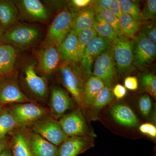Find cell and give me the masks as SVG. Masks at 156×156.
I'll list each match as a JSON object with an SVG mask.
<instances>
[{
    "mask_svg": "<svg viewBox=\"0 0 156 156\" xmlns=\"http://www.w3.org/2000/svg\"><path fill=\"white\" fill-rule=\"evenodd\" d=\"M17 128V123L9 108H2L0 111V140Z\"/></svg>",
    "mask_w": 156,
    "mask_h": 156,
    "instance_id": "cell-25",
    "label": "cell"
},
{
    "mask_svg": "<svg viewBox=\"0 0 156 156\" xmlns=\"http://www.w3.org/2000/svg\"><path fill=\"white\" fill-rule=\"evenodd\" d=\"M92 27L96 32L98 36L106 38L111 40L113 43H114L118 39V36L112 26L97 14H95Z\"/></svg>",
    "mask_w": 156,
    "mask_h": 156,
    "instance_id": "cell-26",
    "label": "cell"
},
{
    "mask_svg": "<svg viewBox=\"0 0 156 156\" xmlns=\"http://www.w3.org/2000/svg\"><path fill=\"white\" fill-rule=\"evenodd\" d=\"M141 22L154 21L156 17V1L148 0L140 11Z\"/></svg>",
    "mask_w": 156,
    "mask_h": 156,
    "instance_id": "cell-32",
    "label": "cell"
},
{
    "mask_svg": "<svg viewBox=\"0 0 156 156\" xmlns=\"http://www.w3.org/2000/svg\"><path fill=\"white\" fill-rule=\"evenodd\" d=\"M111 114L117 123L122 126L135 128L139 125V120L129 106L119 104L112 108Z\"/></svg>",
    "mask_w": 156,
    "mask_h": 156,
    "instance_id": "cell-21",
    "label": "cell"
},
{
    "mask_svg": "<svg viewBox=\"0 0 156 156\" xmlns=\"http://www.w3.org/2000/svg\"><path fill=\"white\" fill-rule=\"evenodd\" d=\"M112 0H99L92 1L91 5L93 6L95 13L96 11L101 10H109Z\"/></svg>",
    "mask_w": 156,
    "mask_h": 156,
    "instance_id": "cell-38",
    "label": "cell"
},
{
    "mask_svg": "<svg viewBox=\"0 0 156 156\" xmlns=\"http://www.w3.org/2000/svg\"><path fill=\"white\" fill-rule=\"evenodd\" d=\"M34 102L21 91L15 78L11 76L0 81V104H8Z\"/></svg>",
    "mask_w": 156,
    "mask_h": 156,
    "instance_id": "cell-14",
    "label": "cell"
},
{
    "mask_svg": "<svg viewBox=\"0 0 156 156\" xmlns=\"http://www.w3.org/2000/svg\"><path fill=\"white\" fill-rule=\"evenodd\" d=\"M5 31L3 30V29L0 26V43H1V41H2V38L4 35V34L5 33Z\"/></svg>",
    "mask_w": 156,
    "mask_h": 156,
    "instance_id": "cell-44",
    "label": "cell"
},
{
    "mask_svg": "<svg viewBox=\"0 0 156 156\" xmlns=\"http://www.w3.org/2000/svg\"><path fill=\"white\" fill-rule=\"evenodd\" d=\"M2 80V79H0V81H1V80Z\"/></svg>",
    "mask_w": 156,
    "mask_h": 156,
    "instance_id": "cell-46",
    "label": "cell"
},
{
    "mask_svg": "<svg viewBox=\"0 0 156 156\" xmlns=\"http://www.w3.org/2000/svg\"><path fill=\"white\" fill-rule=\"evenodd\" d=\"M58 50L62 62H69L77 63V39L76 34L73 30L59 45Z\"/></svg>",
    "mask_w": 156,
    "mask_h": 156,
    "instance_id": "cell-22",
    "label": "cell"
},
{
    "mask_svg": "<svg viewBox=\"0 0 156 156\" xmlns=\"http://www.w3.org/2000/svg\"><path fill=\"white\" fill-rule=\"evenodd\" d=\"M9 142L6 138L0 140V154L9 146Z\"/></svg>",
    "mask_w": 156,
    "mask_h": 156,
    "instance_id": "cell-42",
    "label": "cell"
},
{
    "mask_svg": "<svg viewBox=\"0 0 156 156\" xmlns=\"http://www.w3.org/2000/svg\"><path fill=\"white\" fill-rule=\"evenodd\" d=\"M11 133L9 144L13 156H34L31 150L25 128H16Z\"/></svg>",
    "mask_w": 156,
    "mask_h": 156,
    "instance_id": "cell-17",
    "label": "cell"
},
{
    "mask_svg": "<svg viewBox=\"0 0 156 156\" xmlns=\"http://www.w3.org/2000/svg\"><path fill=\"white\" fill-rule=\"evenodd\" d=\"M139 131L142 134H146L151 138L156 137V127L151 123H144L140 126Z\"/></svg>",
    "mask_w": 156,
    "mask_h": 156,
    "instance_id": "cell-37",
    "label": "cell"
},
{
    "mask_svg": "<svg viewBox=\"0 0 156 156\" xmlns=\"http://www.w3.org/2000/svg\"><path fill=\"white\" fill-rule=\"evenodd\" d=\"M41 34V30L35 26L17 23L5 32L0 44H5L21 48H29L34 44Z\"/></svg>",
    "mask_w": 156,
    "mask_h": 156,
    "instance_id": "cell-2",
    "label": "cell"
},
{
    "mask_svg": "<svg viewBox=\"0 0 156 156\" xmlns=\"http://www.w3.org/2000/svg\"><path fill=\"white\" fill-rule=\"evenodd\" d=\"M0 156H13L10 147H8L0 154Z\"/></svg>",
    "mask_w": 156,
    "mask_h": 156,
    "instance_id": "cell-43",
    "label": "cell"
},
{
    "mask_svg": "<svg viewBox=\"0 0 156 156\" xmlns=\"http://www.w3.org/2000/svg\"><path fill=\"white\" fill-rule=\"evenodd\" d=\"M34 53L38 68L45 75L53 73L58 67L61 60L58 48L46 42H44Z\"/></svg>",
    "mask_w": 156,
    "mask_h": 156,
    "instance_id": "cell-13",
    "label": "cell"
},
{
    "mask_svg": "<svg viewBox=\"0 0 156 156\" xmlns=\"http://www.w3.org/2000/svg\"><path fill=\"white\" fill-rule=\"evenodd\" d=\"M116 71L112 46L102 52L96 58L94 62L93 74L94 76L100 78L105 86L112 87L114 83Z\"/></svg>",
    "mask_w": 156,
    "mask_h": 156,
    "instance_id": "cell-10",
    "label": "cell"
},
{
    "mask_svg": "<svg viewBox=\"0 0 156 156\" xmlns=\"http://www.w3.org/2000/svg\"><path fill=\"white\" fill-rule=\"evenodd\" d=\"M124 84L126 89L134 91L138 89V83L137 79L135 76H128L125 78Z\"/></svg>",
    "mask_w": 156,
    "mask_h": 156,
    "instance_id": "cell-39",
    "label": "cell"
},
{
    "mask_svg": "<svg viewBox=\"0 0 156 156\" xmlns=\"http://www.w3.org/2000/svg\"><path fill=\"white\" fill-rule=\"evenodd\" d=\"M17 58V51L14 47L0 44V79L14 75Z\"/></svg>",
    "mask_w": 156,
    "mask_h": 156,
    "instance_id": "cell-18",
    "label": "cell"
},
{
    "mask_svg": "<svg viewBox=\"0 0 156 156\" xmlns=\"http://www.w3.org/2000/svg\"><path fill=\"white\" fill-rule=\"evenodd\" d=\"M14 116L17 128H25L37 120L50 114V109L34 102L12 105L9 108Z\"/></svg>",
    "mask_w": 156,
    "mask_h": 156,
    "instance_id": "cell-4",
    "label": "cell"
},
{
    "mask_svg": "<svg viewBox=\"0 0 156 156\" xmlns=\"http://www.w3.org/2000/svg\"><path fill=\"white\" fill-rule=\"evenodd\" d=\"M19 14V19L30 22L46 23L50 14L47 6L39 0L14 1Z\"/></svg>",
    "mask_w": 156,
    "mask_h": 156,
    "instance_id": "cell-7",
    "label": "cell"
},
{
    "mask_svg": "<svg viewBox=\"0 0 156 156\" xmlns=\"http://www.w3.org/2000/svg\"><path fill=\"white\" fill-rule=\"evenodd\" d=\"M98 36L97 33L92 27L86 29L77 35V63H80L87 45L92 40Z\"/></svg>",
    "mask_w": 156,
    "mask_h": 156,
    "instance_id": "cell-27",
    "label": "cell"
},
{
    "mask_svg": "<svg viewBox=\"0 0 156 156\" xmlns=\"http://www.w3.org/2000/svg\"><path fill=\"white\" fill-rule=\"evenodd\" d=\"M93 145L91 137H69L58 147V156H77L92 147Z\"/></svg>",
    "mask_w": 156,
    "mask_h": 156,
    "instance_id": "cell-16",
    "label": "cell"
},
{
    "mask_svg": "<svg viewBox=\"0 0 156 156\" xmlns=\"http://www.w3.org/2000/svg\"><path fill=\"white\" fill-rule=\"evenodd\" d=\"M119 3L123 13L128 14L134 20L141 23L140 11L136 3L129 0H120Z\"/></svg>",
    "mask_w": 156,
    "mask_h": 156,
    "instance_id": "cell-30",
    "label": "cell"
},
{
    "mask_svg": "<svg viewBox=\"0 0 156 156\" xmlns=\"http://www.w3.org/2000/svg\"><path fill=\"white\" fill-rule=\"evenodd\" d=\"M104 83L100 78L91 76L85 83L83 94L84 107L91 106L95 97L104 86Z\"/></svg>",
    "mask_w": 156,
    "mask_h": 156,
    "instance_id": "cell-24",
    "label": "cell"
},
{
    "mask_svg": "<svg viewBox=\"0 0 156 156\" xmlns=\"http://www.w3.org/2000/svg\"><path fill=\"white\" fill-rule=\"evenodd\" d=\"M139 32L141 33L148 38L156 43V27L154 21L144 22L140 24Z\"/></svg>",
    "mask_w": 156,
    "mask_h": 156,
    "instance_id": "cell-34",
    "label": "cell"
},
{
    "mask_svg": "<svg viewBox=\"0 0 156 156\" xmlns=\"http://www.w3.org/2000/svg\"><path fill=\"white\" fill-rule=\"evenodd\" d=\"M22 73L23 81L28 90L40 99L46 98L48 94V81L37 73L36 62H26L23 66Z\"/></svg>",
    "mask_w": 156,
    "mask_h": 156,
    "instance_id": "cell-8",
    "label": "cell"
},
{
    "mask_svg": "<svg viewBox=\"0 0 156 156\" xmlns=\"http://www.w3.org/2000/svg\"><path fill=\"white\" fill-rule=\"evenodd\" d=\"M29 143L34 156H58V147L39 134L27 130Z\"/></svg>",
    "mask_w": 156,
    "mask_h": 156,
    "instance_id": "cell-19",
    "label": "cell"
},
{
    "mask_svg": "<svg viewBox=\"0 0 156 156\" xmlns=\"http://www.w3.org/2000/svg\"><path fill=\"white\" fill-rule=\"evenodd\" d=\"M109 11L118 19H120L123 12L120 6L119 0H112Z\"/></svg>",
    "mask_w": 156,
    "mask_h": 156,
    "instance_id": "cell-41",
    "label": "cell"
},
{
    "mask_svg": "<svg viewBox=\"0 0 156 156\" xmlns=\"http://www.w3.org/2000/svg\"><path fill=\"white\" fill-rule=\"evenodd\" d=\"M112 87L105 86L99 91L91 107L95 110H99L109 104L113 99Z\"/></svg>",
    "mask_w": 156,
    "mask_h": 156,
    "instance_id": "cell-29",
    "label": "cell"
},
{
    "mask_svg": "<svg viewBox=\"0 0 156 156\" xmlns=\"http://www.w3.org/2000/svg\"><path fill=\"white\" fill-rule=\"evenodd\" d=\"M32 131L57 147L69 137L62 131L58 121L48 115L33 124Z\"/></svg>",
    "mask_w": 156,
    "mask_h": 156,
    "instance_id": "cell-6",
    "label": "cell"
},
{
    "mask_svg": "<svg viewBox=\"0 0 156 156\" xmlns=\"http://www.w3.org/2000/svg\"><path fill=\"white\" fill-rule=\"evenodd\" d=\"M143 86L147 92L154 98L156 97V77L153 74H147L142 77Z\"/></svg>",
    "mask_w": 156,
    "mask_h": 156,
    "instance_id": "cell-33",
    "label": "cell"
},
{
    "mask_svg": "<svg viewBox=\"0 0 156 156\" xmlns=\"http://www.w3.org/2000/svg\"><path fill=\"white\" fill-rule=\"evenodd\" d=\"M18 10L14 1L0 0V26L5 32L17 24Z\"/></svg>",
    "mask_w": 156,
    "mask_h": 156,
    "instance_id": "cell-20",
    "label": "cell"
},
{
    "mask_svg": "<svg viewBox=\"0 0 156 156\" xmlns=\"http://www.w3.org/2000/svg\"><path fill=\"white\" fill-rule=\"evenodd\" d=\"M113 48L117 71L120 74L130 73L134 63L133 40L124 35L118 37Z\"/></svg>",
    "mask_w": 156,
    "mask_h": 156,
    "instance_id": "cell-5",
    "label": "cell"
},
{
    "mask_svg": "<svg viewBox=\"0 0 156 156\" xmlns=\"http://www.w3.org/2000/svg\"><path fill=\"white\" fill-rule=\"evenodd\" d=\"M58 122L68 137L79 136L92 138L95 135L89 129L80 110L64 115L59 119Z\"/></svg>",
    "mask_w": 156,
    "mask_h": 156,
    "instance_id": "cell-11",
    "label": "cell"
},
{
    "mask_svg": "<svg viewBox=\"0 0 156 156\" xmlns=\"http://www.w3.org/2000/svg\"><path fill=\"white\" fill-rule=\"evenodd\" d=\"M59 71L64 87L70 93L76 103L84 107L83 94L86 77L77 63L69 62H62Z\"/></svg>",
    "mask_w": 156,
    "mask_h": 156,
    "instance_id": "cell-1",
    "label": "cell"
},
{
    "mask_svg": "<svg viewBox=\"0 0 156 156\" xmlns=\"http://www.w3.org/2000/svg\"><path fill=\"white\" fill-rule=\"evenodd\" d=\"M138 105L143 115L148 116L152 109V101L150 97L147 95H143L140 98Z\"/></svg>",
    "mask_w": 156,
    "mask_h": 156,
    "instance_id": "cell-35",
    "label": "cell"
},
{
    "mask_svg": "<svg viewBox=\"0 0 156 156\" xmlns=\"http://www.w3.org/2000/svg\"><path fill=\"white\" fill-rule=\"evenodd\" d=\"M96 14L112 26L118 37L124 35L120 27L119 20L109 10H99L96 11Z\"/></svg>",
    "mask_w": 156,
    "mask_h": 156,
    "instance_id": "cell-31",
    "label": "cell"
},
{
    "mask_svg": "<svg viewBox=\"0 0 156 156\" xmlns=\"http://www.w3.org/2000/svg\"><path fill=\"white\" fill-rule=\"evenodd\" d=\"M120 27L123 34L126 36H134L139 30L141 23L134 20L128 14L123 13L119 19Z\"/></svg>",
    "mask_w": 156,
    "mask_h": 156,
    "instance_id": "cell-28",
    "label": "cell"
},
{
    "mask_svg": "<svg viewBox=\"0 0 156 156\" xmlns=\"http://www.w3.org/2000/svg\"><path fill=\"white\" fill-rule=\"evenodd\" d=\"M92 1L91 0H73L69 2V10L76 13L78 11L85 9L91 5Z\"/></svg>",
    "mask_w": 156,
    "mask_h": 156,
    "instance_id": "cell-36",
    "label": "cell"
},
{
    "mask_svg": "<svg viewBox=\"0 0 156 156\" xmlns=\"http://www.w3.org/2000/svg\"><path fill=\"white\" fill-rule=\"evenodd\" d=\"M75 14L66 9L58 12L49 26L44 42L58 48L72 30Z\"/></svg>",
    "mask_w": 156,
    "mask_h": 156,
    "instance_id": "cell-3",
    "label": "cell"
},
{
    "mask_svg": "<svg viewBox=\"0 0 156 156\" xmlns=\"http://www.w3.org/2000/svg\"><path fill=\"white\" fill-rule=\"evenodd\" d=\"M73 101L67 92L60 87H55L51 89L50 98V114L55 119L64 115L66 111L73 106Z\"/></svg>",
    "mask_w": 156,
    "mask_h": 156,
    "instance_id": "cell-15",
    "label": "cell"
},
{
    "mask_svg": "<svg viewBox=\"0 0 156 156\" xmlns=\"http://www.w3.org/2000/svg\"><path fill=\"white\" fill-rule=\"evenodd\" d=\"M114 96L117 99H122L125 97L127 94V90L126 87L121 84H118L115 86L112 89Z\"/></svg>",
    "mask_w": 156,
    "mask_h": 156,
    "instance_id": "cell-40",
    "label": "cell"
},
{
    "mask_svg": "<svg viewBox=\"0 0 156 156\" xmlns=\"http://www.w3.org/2000/svg\"><path fill=\"white\" fill-rule=\"evenodd\" d=\"M132 40L134 63L138 68H144L156 57V43L140 32Z\"/></svg>",
    "mask_w": 156,
    "mask_h": 156,
    "instance_id": "cell-12",
    "label": "cell"
},
{
    "mask_svg": "<svg viewBox=\"0 0 156 156\" xmlns=\"http://www.w3.org/2000/svg\"><path fill=\"white\" fill-rule=\"evenodd\" d=\"M113 44V43L111 40L99 36L89 42L80 62V67L86 78L92 76V66L97 57Z\"/></svg>",
    "mask_w": 156,
    "mask_h": 156,
    "instance_id": "cell-9",
    "label": "cell"
},
{
    "mask_svg": "<svg viewBox=\"0 0 156 156\" xmlns=\"http://www.w3.org/2000/svg\"><path fill=\"white\" fill-rule=\"evenodd\" d=\"M2 105L0 104V111H1V110L2 109Z\"/></svg>",
    "mask_w": 156,
    "mask_h": 156,
    "instance_id": "cell-45",
    "label": "cell"
},
{
    "mask_svg": "<svg viewBox=\"0 0 156 156\" xmlns=\"http://www.w3.org/2000/svg\"><path fill=\"white\" fill-rule=\"evenodd\" d=\"M95 14V9L92 5L76 12L72 30L77 35L82 30L92 27Z\"/></svg>",
    "mask_w": 156,
    "mask_h": 156,
    "instance_id": "cell-23",
    "label": "cell"
}]
</instances>
